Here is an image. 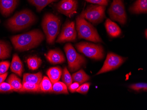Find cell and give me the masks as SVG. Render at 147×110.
I'll return each mask as SVG.
<instances>
[{
  "instance_id": "6da1fadb",
  "label": "cell",
  "mask_w": 147,
  "mask_h": 110,
  "mask_svg": "<svg viewBox=\"0 0 147 110\" xmlns=\"http://www.w3.org/2000/svg\"><path fill=\"white\" fill-rule=\"evenodd\" d=\"M44 39V35L41 30L34 29L23 34L12 36L11 41L15 49L24 51L35 48Z\"/></svg>"
},
{
  "instance_id": "7a4b0ae2",
  "label": "cell",
  "mask_w": 147,
  "mask_h": 110,
  "mask_svg": "<svg viewBox=\"0 0 147 110\" xmlns=\"http://www.w3.org/2000/svg\"><path fill=\"white\" fill-rule=\"evenodd\" d=\"M36 16L30 10L24 9L17 12L7 21L6 25L12 31L25 29L35 23Z\"/></svg>"
},
{
  "instance_id": "3957f363",
  "label": "cell",
  "mask_w": 147,
  "mask_h": 110,
  "mask_svg": "<svg viewBox=\"0 0 147 110\" xmlns=\"http://www.w3.org/2000/svg\"><path fill=\"white\" fill-rule=\"evenodd\" d=\"M61 22L59 17L53 14H46L42 22V27L49 44L54 43L55 39L59 33Z\"/></svg>"
},
{
  "instance_id": "277c9868",
  "label": "cell",
  "mask_w": 147,
  "mask_h": 110,
  "mask_svg": "<svg viewBox=\"0 0 147 110\" xmlns=\"http://www.w3.org/2000/svg\"><path fill=\"white\" fill-rule=\"evenodd\" d=\"M76 29L79 38L93 42H102L96 29L81 15L76 18Z\"/></svg>"
},
{
  "instance_id": "5b68a950",
  "label": "cell",
  "mask_w": 147,
  "mask_h": 110,
  "mask_svg": "<svg viewBox=\"0 0 147 110\" xmlns=\"http://www.w3.org/2000/svg\"><path fill=\"white\" fill-rule=\"evenodd\" d=\"M64 51L67 57L68 67L71 72L79 69L85 65L86 59L84 57L77 52L71 43L65 45Z\"/></svg>"
},
{
  "instance_id": "8992f818",
  "label": "cell",
  "mask_w": 147,
  "mask_h": 110,
  "mask_svg": "<svg viewBox=\"0 0 147 110\" xmlns=\"http://www.w3.org/2000/svg\"><path fill=\"white\" fill-rule=\"evenodd\" d=\"M76 47L78 51L91 59L100 60L104 57V50L101 45L82 42L76 44Z\"/></svg>"
},
{
  "instance_id": "52a82bcc",
  "label": "cell",
  "mask_w": 147,
  "mask_h": 110,
  "mask_svg": "<svg viewBox=\"0 0 147 110\" xmlns=\"http://www.w3.org/2000/svg\"><path fill=\"white\" fill-rule=\"evenodd\" d=\"M105 6L91 5L80 15L92 23L97 24L105 19Z\"/></svg>"
},
{
  "instance_id": "ba28073f",
  "label": "cell",
  "mask_w": 147,
  "mask_h": 110,
  "mask_svg": "<svg viewBox=\"0 0 147 110\" xmlns=\"http://www.w3.org/2000/svg\"><path fill=\"white\" fill-rule=\"evenodd\" d=\"M109 13L112 20L117 21L122 25L126 23L127 17L122 0H113L109 9Z\"/></svg>"
},
{
  "instance_id": "9c48e42d",
  "label": "cell",
  "mask_w": 147,
  "mask_h": 110,
  "mask_svg": "<svg viewBox=\"0 0 147 110\" xmlns=\"http://www.w3.org/2000/svg\"><path fill=\"white\" fill-rule=\"evenodd\" d=\"M125 59V58L116 54L109 53L103 67L96 74H100L117 69L124 62Z\"/></svg>"
},
{
  "instance_id": "30bf717a",
  "label": "cell",
  "mask_w": 147,
  "mask_h": 110,
  "mask_svg": "<svg viewBox=\"0 0 147 110\" xmlns=\"http://www.w3.org/2000/svg\"><path fill=\"white\" fill-rule=\"evenodd\" d=\"M77 33L75 23L73 21L66 22L63 27L61 34L59 36L57 42L58 43L74 41L76 40Z\"/></svg>"
},
{
  "instance_id": "8fae6325",
  "label": "cell",
  "mask_w": 147,
  "mask_h": 110,
  "mask_svg": "<svg viewBox=\"0 0 147 110\" xmlns=\"http://www.w3.org/2000/svg\"><path fill=\"white\" fill-rule=\"evenodd\" d=\"M55 6L58 12L71 18L77 13L78 2L77 0H61Z\"/></svg>"
},
{
  "instance_id": "7c38bea8",
  "label": "cell",
  "mask_w": 147,
  "mask_h": 110,
  "mask_svg": "<svg viewBox=\"0 0 147 110\" xmlns=\"http://www.w3.org/2000/svg\"><path fill=\"white\" fill-rule=\"evenodd\" d=\"M19 0H0V12L5 17L9 16L16 9Z\"/></svg>"
},
{
  "instance_id": "4fadbf2b",
  "label": "cell",
  "mask_w": 147,
  "mask_h": 110,
  "mask_svg": "<svg viewBox=\"0 0 147 110\" xmlns=\"http://www.w3.org/2000/svg\"><path fill=\"white\" fill-rule=\"evenodd\" d=\"M45 56L51 64H61L65 61L64 55L61 51L57 49L50 50Z\"/></svg>"
},
{
  "instance_id": "5bb4252c",
  "label": "cell",
  "mask_w": 147,
  "mask_h": 110,
  "mask_svg": "<svg viewBox=\"0 0 147 110\" xmlns=\"http://www.w3.org/2000/svg\"><path fill=\"white\" fill-rule=\"evenodd\" d=\"M106 29L108 34L112 37H117L121 35V30L119 27L114 22L107 19L105 23Z\"/></svg>"
},
{
  "instance_id": "9a60e30c",
  "label": "cell",
  "mask_w": 147,
  "mask_h": 110,
  "mask_svg": "<svg viewBox=\"0 0 147 110\" xmlns=\"http://www.w3.org/2000/svg\"><path fill=\"white\" fill-rule=\"evenodd\" d=\"M133 13L138 14L147 12V0H137L129 9Z\"/></svg>"
},
{
  "instance_id": "2e32d148",
  "label": "cell",
  "mask_w": 147,
  "mask_h": 110,
  "mask_svg": "<svg viewBox=\"0 0 147 110\" xmlns=\"http://www.w3.org/2000/svg\"><path fill=\"white\" fill-rule=\"evenodd\" d=\"M11 72L21 76L24 71L23 64L19 56L16 54L13 55L12 61L11 65Z\"/></svg>"
},
{
  "instance_id": "e0dca14e",
  "label": "cell",
  "mask_w": 147,
  "mask_h": 110,
  "mask_svg": "<svg viewBox=\"0 0 147 110\" xmlns=\"http://www.w3.org/2000/svg\"><path fill=\"white\" fill-rule=\"evenodd\" d=\"M47 74L52 83L59 81L62 75L61 69L59 67H52L47 72Z\"/></svg>"
},
{
  "instance_id": "ac0fdd59",
  "label": "cell",
  "mask_w": 147,
  "mask_h": 110,
  "mask_svg": "<svg viewBox=\"0 0 147 110\" xmlns=\"http://www.w3.org/2000/svg\"><path fill=\"white\" fill-rule=\"evenodd\" d=\"M42 79L41 72L35 74L25 73L23 76V82H28L40 85Z\"/></svg>"
},
{
  "instance_id": "d6986e66",
  "label": "cell",
  "mask_w": 147,
  "mask_h": 110,
  "mask_svg": "<svg viewBox=\"0 0 147 110\" xmlns=\"http://www.w3.org/2000/svg\"><path fill=\"white\" fill-rule=\"evenodd\" d=\"M11 47L9 43L0 40V59H5L9 57Z\"/></svg>"
},
{
  "instance_id": "ffe728a7",
  "label": "cell",
  "mask_w": 147,
  "mask_h": 110,
  "mask_svg": "<svg viewBox=\"0 0 147 110\" xmlns=\"http://www.w3.org/2000/svg\"><path fill=\"white\" fill-rule=\"evenodd\" d=\"M8 83L12 87L14 91L20 92L22 87L21 80L16 75L11 74L7 79Z\"/></svg>"
},
{
  "instance_id": "44dd1931",
  "label": "cell",
  "mask_w": 147,
  "mask_h": 110,
  "mask_svg": "<svg viewBox=\"0 0 147 110\" xmlns=\"http://www.w3.org/2000/svg\"><path fill=\"white\" fill-rule=\"evenodd\" d=\"M30 3L36 7L37 11L41 12L46 6L58 0H28Z\"/></svg>"
},
{
  "instance_id": "7402d4cb",
  "label": "cell",
  "mask_w": 147,
  "mask_h": 110,
  "mask_svg": "<svg viewBox=\"0 0 147 110\" xmlns=\"http://www.w3.org/2000/svg\"><path fill=\"white\" fill-rule=\"evenodd\" d=\"M41 92L40 85L28 82H23L22 87L20 92Z\"/></svg>"
},
{
  "instance_id": "603a6c76",
  "label": "cell",
  "mask_w": 147,
  "mask_h": 110,
  "mask_svg": "<svg viewBox=\"0 0 147 110\" xmlns=\"http://www.w3.org/2000/svg\"><path fill=\"white\" fill-rule=\"evenodd\" d=\"M72 78L74 81L78 83L79 84H82L90 79L89 75H87L82 69L74 73L72 75Z\"/></svg>"
},
{
  "instance_id": "cb8c5ba5",
  "label": "cell",
  "mask_w": 147,
  "mask_h": 110,
  "mask_svg": "<svg viewBox=\"0 0 147 110\" xmlns=\"http://www.w3.org/2000/svg\"><path fill=\"white\" fill-rule=\"evenodd\" d=\"M42 63L41 59L37 56L30 57L27 60L28 67L32 70H35L38 69Z\"/></svg>"
},
{
  "instance_id": "d4e9b609",
  "label": "cell",
  "mask_w": 147,
  "mask_h": 110,
  "mask_svg": "<svg viewBox=\"0 0 147 110\" xmlns=\"http://www.w3.org/2000/svg\"><path fill=\"white\" fill-rule=\"evenodd\" d=\"M53 84L51 92L56 93L68 94L67 87L64 83L58 81Z\"/></svg>"
},
{
  "instance_id": "484cf974",
  "label": "cell",
  "mask_w": 147,
  "mask_h": 110,
  "mask_svg": "<svg viewBox=\"0 0 147 110\" xmlns=\"http://www.w3.org/2000/svg\"><path fill=\"white\" fill-rule=\"evenodd\" d=\"M41 92L44 93L51 92L53 83L49 78L44 76L40 84Z\"/></svg>"
},
{
  "instance_id": "4316f807",
  "label": "cell",
  "mask_w": 147,
  "mask_h": 110,
  "mask_svg": "<svg viewBox=\"0 0 147 110\" xmlns=\"http://www.w3.org/2000/svg\"><path fill=\"white\" fill-rule=\"evenodd\" d=\"M62 80L63 83L65 84L67 88L72 83V78L70 73L68 72L67 68L66 67H65L63 69V73L62 76Z\"/></svg>"
},
{
  "instance_id": "83f0119b",
  "label": "cell",
  "mask_w": 147,
  "mask_h": 110,
  "mask_svg": "<svg viewBox=\"0 0 147 110\" xmlns=\"http://www.w3.org/2000/svg\"><path fill=\"white\" fill-rule=\"evenodd\" d=\"M129 88L135 91H139L140 90L147 91V85L146 83H138L132 84L129 86Z\"/></svg>"
},
{
  "instance_id": "f1b7e54d",
  "label": "cell",
  "mask_w": 147,
  "mask_h": 110,
  "mask_svg": "<svg viewBox=\"0 0 147 110\" xmlns=\"http://www.w3.org/2000/svg\"><path fill=\"white\" fill-rule=\"evenodd\" d=\"M13 88L8 83H3L0 84V92H13Z\"/></svg>"
},
{
  "instance_id": "f546056e",
  "label": "cell",
  "mask_w": 147,
  "mask_h": 110,
  "mask_svg": "<svg viewBox=\"0 0 147 110\" xmlns=\"http://www.w3.org/2000/svg\"><path fill=\"white\" fill-rule=\"evenodd\" d=\"M10 63L8 61L0 62V75L6 73L9 69Z\"/></svg>"
},
{
  "instance_id": "4dcf8cb0",
  "label": "cell",
  "mask_w": 147,
  "mask_h": 110,
  "mask_svg": "<svg viewBox=\"0 0 147 110\" xmlns=\"http://www.w3.org/2000/svg\"><path fill=\"white\" fill-rule=\"evenodd\" d=\"M90 85V83H86L83 84L81 86L79 87L76 92L79 93H82V94L86 93L89 91Z\"/></svg>"
},
{
  "instance_id": "1f68e13d",
  "label": "cell",
  "mask_w": 147,
  "mask_h": 110,
  "mask_svg": "<svg viewBox=\"0 0 147 110\" xmlns=\"http://www.w3.org/2000/svg\"><path fill=\"white\" fill-rule=\"evenodd\" d=\"M87 2L92 4H96L100 5L106 6L109 4V0H85Z\"/></svg>"
},
{
  "instance_id": "d6a6232c",
  "label": "cell",
  "mask_w": 147,
  "mask_h": 110,
  "mask_svg": "<svg viewBox=\"0 0 147 110\" xmlns=\"http://www.w3.org/2000/svg\"><path fill=\"white\" fill-rule=\"evenodd\" d=\"M79 84L77 82H75V83H72L71 85L69 86L68 88L69 89V90L71 93L75 92L76 91L77 89L79 87Z\"/></svg>"
},
{
  "instance_id": "836d02e7",
  "label": "cell",
  "mask_w": 147,
  "mask_h": 110,
  "mask_svg": "<svg viewBox=\"0 0 147 110\" xmlns=\"http://www.w3.org/2000/svg\"><path fill=\"white\" fill-rule=\"evenodd\" d=\"M8 73H5L3 74L0 75V84H1V83H3L5 80L7 76L8 75Z\"/></svg>"
},
{
  "instance_id": "e575fe53",
  "label": "cell",
  "mask_w": 147,
  "mask_h": 110,
  "mask_svg": "<svg viewBox=\"0 0 147 110\" xmlns=\"http://www.w3.org/2000/svg\"><path fill=\"white\" fill-rule=\"evenodd\" d=\"M145 36H146V37H147V30H146L145 31Z\"/></svg>"
},
{
  "instance_id": "d590c367",
  "label": "cell",
  "mask_w": 147,
  "mask_h": 110,
  "mask_svg": "<svg viewBox=\"0 0 147 110\" xmlns=\"http://www.w3.org/2000/svg\"><path fill=\"white\" fill-rule=\"evenodd\" d=\"M0 23H1V20H0Z\"/></svg>"
}]
</instances>
